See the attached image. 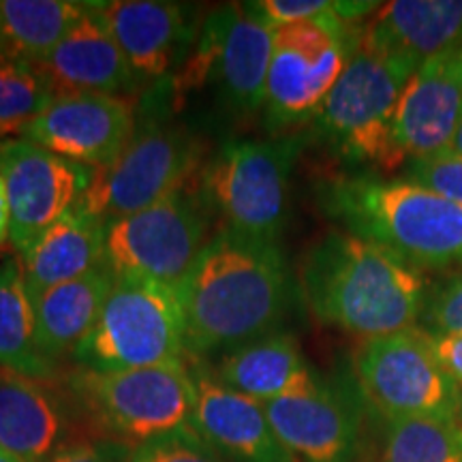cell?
Listing matches in <instances>:
<instances>
[{"mask_svg":"<svg viewBox=\"0 0 462 462\" xmlns=\"http://www.w3.org/2000/svg\"><path fill=\"white\" fill-rule=\"evenodd\" d=\"M48 383L0 368V448L24 462H50L73 443L69 404Z\"/></svg>","mask_w":462,"mask_h":462,"instance_id":"obj_20","label":"cell"},{"mask_svg":"<svg viewBox=\"0 0 462 462\" xmlns=\"http://www.w3.org/2000/svg\"><path fill=\"white\" fill-rule=\"evenodd\" d=\"M210 238L204 206L178 190L135 215L107 223L103 263L116 276H140L178 289Z\"/></svg>","mask_w":462,"mask_h":462,"instance_id":"obj_10","label":"cell"},{"mask_svg":"<svg viewBox=\"0 0 462 462\" xmlns=\"http://www.w3.org/2000/svg\"><path fill=\"white\" fill-rule=\"evenodd\" d=\"M300 291L317 321L366 340L418 328L430 282L388 248L332 229L306 251Z\"/></svg>","mask_w":462,"mask_h":462,"instance_id":"obj_1","label":"cell"},{"mask_svg":"<svg viewBox=\"0 0 462 462\" xmlns=\"http://www.w3.org/2000/svg\"><path fill=\"white\" fill-rule=\"evenodd\" d=\"M381 462H462V429L448 420H385Z\"/></svg>","mask_w":462,"mask_h":462,"instance_id":"obj_27","label":"cell"},{"mask_svg":"<svg viewBox=\"0 0 462 462\" xmlns=\"http://www.w3.org/2000/svg\"><path fill=\"white\" fill-rule=\"evenodd\" d=\"M131 462H223V458L189 424L135 446Z\"/></svg>","mask_w":462,"mask_h":462,"instance_id":"obj_29","label":"cell"},{"mask_svg":"<svg viewBox=\"0 0 462 462\" xmlns=\"http://www.w3.org/2000/svg\"><path fill=\"white\" fill-rule=\"evenodd\" d=\"M462 118V54L424 62L398 101L394 148L402 161L448 150Z\"/></svg>","mask_w":462,"mask_h":462,"instance_id":"obj_16","label":"cell"},{"mask_svg":"<svg viewBox=\"0 0 462 462\" xmlns=\"http://www.w3.org/2000/svg\"><path fill=\"white\" fill-rule=\"evenodd\" d=\"M107 223L75 208L45 231L20 257L26 289L34 300L48 289L75 281L103 265Z\"/></svg>","mask_w":462,"mask_h":462,"instance_id":"obj_22","label":"cell"},{"mask_svg":"<svg viewBox=\"0 0 462 462\" xmlns=\"http://www.w3.org/2000/svg\"><path fill=\"white\" fill-rule=\"evenodd\" d=\"M413 71L357 43L343 75L313 120L321 143L354 165L379 171L402 167L394 148L398 101Z\"/></svg>","mask_w":462,"mask_h":462,"instance_id":"obj_5","label":"cell"},{"mask_svg":"<svg viewBox=\"0 0 462 462\" xmlns=\"http://www.w3.org/2000/svg\"><path fill=\"white\" fill-rule=\"evenodd\" d=\"M215 379L225 388L270 402L291 394L315 379L298 340L289 334H268L236 346L218 362Z\"/></svg>","mask_w":462,"mask_h":462,"instance_id":"obj_24","label":"cell"},{"mask_svg":"<svg viewBox=\"0 0 462 462\" xmlns=\"http://www.w3.org/2000/svg\"><path fill=\"white\" fill-rule=\"evenodd\" d=\"M354 371L362 396L383 420L456 421L458 383L439 366L418 328L362 340Z\"/></svg>","mask_w":462,"mask_h":462,"instance_id":"obj_11","label":"cell"},{"mask_svg":"<svg viewBox=\"0 0 462 462\" xmlns=\"http://www.w3.org/2000/svg\"><path fill=\"white\" fill-rule=\"evenodd\" d=\"M69 388L92 418L133 448L189 426L195 402V383L187 366L116 373L79 368L69 379Z\"/></svg>","mask_w":462,"mask_h":462,"instance_id":"obj_9","label":"cell"},{"mask_svg":"<svg viewBox=\"0 0 462 462\" xmlns=\"http://www.w3.org/2000/svg\"><path fill=\"white\" fill-rule=\"evenodd\" d=\"M337 11L313 22L274 31L273 62L265 88V125L270 131L313 123L323 101L343 75L360 43L362 28Z\"/></svg>","mask_w":462,"mask_h":462,"instance_id":"obj_7","label":"cell"},{"mask_svg":"<svg viewBox=\"0 0 462 462\" xmlns=\"http://www.w3.org/2000/svg\"><path fill=\"white\" fill-rule=\"evenodd\" d=\"M304 148L302 135L234 140L218 150L201 176L204 204L221 217L223 231L248 240L279 242L289 180Z\"/></svg>","mask_w":462,"mask_h":462,"instance_id":"obj_6","label":"cell"},{"mask_svg":"<svg viewBox=\"0 0 462 462\" xmlns=\"http://www.w3.org/2000/svg\"><path fill=\"white\" fill-rule=\"evenodd\" d=\"M135 131V112L125 97L58 95L22 137L90 170L112 163Z\"/></svg>","mask_w":462,"mask_h":462,"instance_id":"obj_15","label":"cell"},{"mask_svg":"<svg viewBox=\"0 0 462 462\" xmlns=\"http://www.w3.org/2000/svg\"><path fill=\"white\" fill-rule=\"evenodd\" d=\"M0 462H24V460H20L17 456H14L11 452H7V449L0 448Z\"/></svg>","mask_w":462,"mask_h":462,"instance_id":"obj_37","label":"cell"},{"mask_svg":"<svg viewBox=\"0 0 462 462\" xmlns=\"http://www.w3.org/2000/svg\"><path fill=\"white\" fill-rule=\"evenodd\" d=\"M418 330L435 356L439 366L462 385V332H432L418 326Z\"/></svg>","mask_w":462,"mask_h":462,"instance_id":"obj_34","label":"cell"},{"mask_svg":"<svg viewBox=\"0 0 462 462\" xmlns=\"http://www.w3.org/2000/svg\"><path fill=\"white\" fill-rule=\"evenodd\" d=\"M360 43L409 71L448 54H462V0H394L381 5Z\"/></svg>","mask_w":462,"mask_h":462,"instance_id":"obj_18","label":"cell"},{"mask_svg":"<svg viewBox=\"0 0 462 462\" xmlns=\"http://www.w3.org/2000/svg\"><path fill=\"white\" fill-rule=\"evenodd\" d=\"M0 368L39 381L56 377V364L37 346L34 304L20 257L0 262Z\"/></svg>","mask_w":462,"mask_h":462,"instance_id":"obj_26","label":"cell"},{"mask_svg":"<svg viewBox=\"0 0 462 462\" xmlns=\"http://www.w3.org/2000/svg\"><path fill=\"white\" fill-rule=\"evenodd\" d=\"M92 7L137 79H154L171 71L198 39L187 9L178 3L114 0L92 3Z\"/></svg>","mask_w":462,"mask_h":462,"instance_id":"obj_19","label":"cell"},{"mask_svg":"<svg viewBox=\"0 0 462 462\" xmlns=\"http://www.w3.org/2000/svg\"><path fill=\"white\" fill-rule=\"evenodd\" d=\"M9 238V201H7V190L0 180V246Z\"/></svg>","mask_w":462,"mask_h":462,"instance_id":"obj_35","label":"cell"},{"mask_svg":"<svg viewBox=\"0 0 462 462\" xmlns=\"http://www.w3.org/2000/svg\"><path fill=\"white\" fill-rule=\"evenodd\" d=\"M456 421L462 429V385H458V407H456Z\"/></svg>","mask_w":462,"mask_h":462,"instance_id":"obj_38","label":"cell"},{"mask_svg":"<svg viewBox=\"0 0 462 462\" xmlns=\"http://www.w3.org/2000/svg\"><path fill=\"white\" fill-rule=\"evenodd\" d=\"M133 446L118 439H82L69 443L50 462H131Z\"/></svg>","mask_w":462,"mask_h":462,"instance_id":"obj_33","label":"cell"},{"mask_svg":"<svg viewBox=\"0 0 462 462\" xmlns=\"http://www.w3.org/2000/svg\"><path fill=\"white\" fill-rule=\"evenodd\" d=\"M90 167L67 161L24 137L0 140V180L9 201V240L17 257L78 208Z\"/></svg>","mask_w":462,"mask_h":462,"instance_id":"obj_13","label":"cell"},{"mask_svg":"<svg viewBox=\"0 0 462 462\" xmlns=\"http://www.w3.org/2000/svg\"><path fill=\"white\" fill-rule=\"evenodd\" d=\"M116 274L106 263L32 300L37 346L50 362L71 356L99 319Z\"/></svg>","mask_w":462,"mask_h":462,"instance_id":"obj_23","label":"cell"},{"mask_svg":"<svg viewBox=\"0 0 462 462\" xmlns=\"http://www.w3.org/2000/svg\"><path fill=\"white\" fill-rule=\"evenodd\" d=\"M48 82L58 95H116L137 82L129 62L103 26L90 3V14L39 62Z\"/></svg>","mask_w":462,"mask_h":462,"instance_id":"obj_21","label":"cell"},{"mask_svg":"<svg viewBox=\"0 0 462 462\" xmlns=\"http://www.w3.org/2000/svg\"><path fill=\"white\" fill-rule=\"evenodd\" d=\"M88 14L73 0H0V62L37 67Z\"/></svg>","mask_w":462,"mask_h":462,"instance_id":"obj_25","label":"cell"},{"mask_svg":"<svg viewBox=\"0 0 462 462\" xmlns=\"http://www.w3.org/2000/svg\"><path fill=\"white\" fill-rule=\"evenodd\" d=\"M420 328L432 332H462V273L430 289Z\"/></svg>","mask_w":462,"mask_h":462,"instance_id":"obj_31","label":"cell"},{"mask_svg":"<svg viewBox=\"0 0 462 462\" xmlns=\"http://www.w3.org/2000/svg\"><path fill=\"white\" fill-rule=\"evenodd\" d=\"M273 50L274 31L246 3L212 11L182 69V90L215 84L229 112L255 114L265 106Z\"/></svg>","mask_w":462,"mask_h":462,"instance_id":"obj_12","label":"cell"},{"mask_svg":"<svg viewBox=\"0 0 462 462\" xmlns=\"http://www.w3.org/2000/svg\"><path fill=\"white\" fill-rule=\"evenodd\" d=\"M326 215L420 273H462V204L407 178L354 173L323 182Z\"/></svg>","mask_w":462,"mask_h":462,"instance_id":"obj_3","label":"cell"},{"mask_svg":"<svg viewBox=\"0 0 462 462\" xmlns=\"http://www.w3.org/2000/svg\"><path fill=\"white\" fill-rule=\"evenodd\" d=\"M187 351L210 356L274 334L289 304L279 242L218 231L178 287Z\"/></svg>","mask_w":462,"mask_h":462,"instance_id":"obj_2","label":"cell"},{"mask_svg":"<svg viewBox=\"0 0 462 462\" xmlns=\"http://www.w3.org/2000/svg\"><path fill=\"white\" fill-rule=\"evenodd\" d=\"M402 178L462 204V157L452 150H439L407 161Z\"/></svg>","mask_w":462,"mask_h":462,"instance_id":"obj_30","label":"cell"},{"mask_svg":"<svg viewBox=\"0 0 462 462\" xmlns=\"http://www.w3.org/2000/svg\"><path fill=\"white\" fill-rule=\"evenodd\" d=\"M201 146L182 126L143 123L112 163L92 170L78 208L112 223L182 190L199 167Z\"/></svg>","mask_w":462,"mask_h":462,"instance_id":"obj_8","label":"cell"},{"mask_svg":"<svg viewBox=\"0 0 462 462\" xmlns=\"http://www.w3.org/2000/svg\"><path fill=\"white\" fill-rule=\"evenodd\" d=\"M187 354L178 289L140 276H116L99 319L71 357L82 371L116 373L184 366Z\"/></svg>","mask_w":462,"mask_h":462,"instance_id":"obj_4","label":"cell"},{"mask_svg":"<svg viewBox=\"0 0 462 462\" xmlns=\"http://www.w3.org/2000/svg\"><path fill=\"white\" fill-rule=\"evenodd\" d=\"M274 435L298 462H356L362 448V411L356 398L313 381L263 402Z\"/></svg>","mask_w":462,"mask_h":462,"instance_id":"obj_14","label":"cell"},{"mask_svg":"<svg viewBox=\"0 0 462 462\" xmlns=\"http://www.w3.org/2000/svg\"><path fill=\"white\" fill-rule=\"evenodd\" d=\"M56 99V92L39 67L0 62V140L26 129Z\"/></svg>","mask_w":462,"mask_h":462,"instance_id":"obj_28","label":"cell"},{"mask_svg":"<svg viewBox=\"0 0 462 462\" xmlns=\"http://www.w3.org/2000/svg\"><path fill=\"white\" fill-rule=\"evenodd\" d=\"M448 150H452V152L460 154V157H462V118H460V125H458V129H456L454 140H452V143H449Z\"/></svg>","mask_w":462,"mask_h":462,"instance_id":"obj_36","label":"cell"},{"mask_svg":"<svg viewBox=\"0 0 462 462\" xmlns=\"http://www.w3.org/2000/svg\"><path fill=\"white\" fill-rule=\"evenodd\" d=\"M246 7L263 24L276 31V28L289 24L319 20V17L337 11L338 3H330V0H259V3H246Z\"/></svg>","mask_w":462,"mask_h":462,"instance_id":"obj_32","label":"cell"},{"mask_svg":"<svg viewBox=\"0 0 462 462\" xmlns=\"http://www.w3.org/2000/svg\"><path fill=\"white\" fill-rule=\"evenodd\" d=\"M190 426L212 449L236 462H298L270 426L263 402L225 388L206 371H190Z\"/></svg>","mask_w":462,"mask_h":462,"instance_id":"obj_17","label":"cell"}]
</instances>
